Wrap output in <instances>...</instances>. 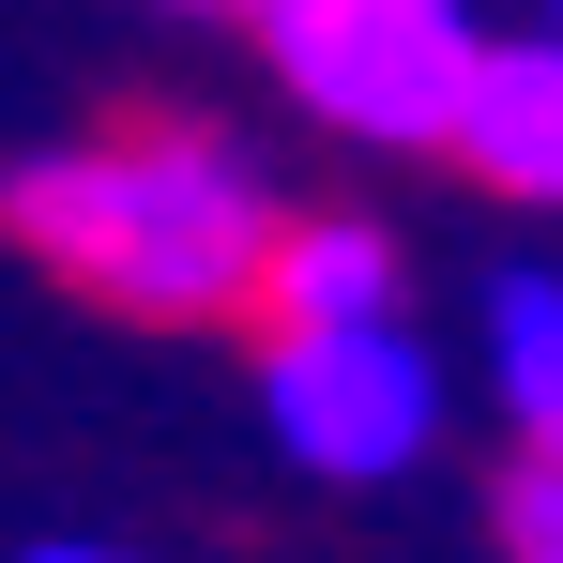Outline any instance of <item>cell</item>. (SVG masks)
Wrapping results in <instances>:
<instances>
[{"instance_id":"cell-1","label":"cell","mask_w":563,"mask_h":563,"mask_svg":"<svg viewBox=\"0 0 563 563\" xmlns=\"http://www.w3.org/2000/svg\"><path fill=\"white\" fill-rule=\"evenodd\" d=\"M275 213L289 198L260 184V153L213 122H107L0 184V229L122 320H244Z\"/></svg>"},{"instance_id":"cell-2","label":"cell","mask_w":563,"mask_h":563,"mask_svg":"<svg viewBox=\"0 0 563 563\" xmlns=\"http://www.w3.org/2000/svg\"><path fill=\"white\" fill-rule=\"evenodd\" d=\"M275 92L351 137V153H442V122L472 92V0H244Z\"/></svg>"},{"instance_id":"cell-3","label":"cell","mask_w":563,"mask_h":563,"mask_svg":"<svg viewBox=\"0 0 563 563\" xmlns=\"http://www.w3.org/2000/svg\"><path fill=\"white\" fill-rule=\"evenodd\" d=\"M260 411L305 472L380 487L442 442V366H427L411 305L396 320H260Z\"/></svg>"},{"instance_id":"cell-4","label":"cell","mask_w":563,"mask_h":563,"mask_svg":"<svg viewBox=\"0 0 563 563\" xmlns=\"http://www.w3.org/2000/svg\"><path fill=\"white\" fill-rule=\"evenodd\" d=\"M442 153H457L487 198L563 213V31L472 46V92H457V122H442Z\"/></svg>"},{"instance_id":"cell-5","label":"cell","mask_w":563,"mask_h":563,"mask_svg":"<svg viewBox=\"0 0 563 563\" xmlns=\"http://www.w3.org/2000/svg\"><path fill=\"white\" fill-rule=\"evenodd\" d=\"M396 305H411V260L380 213H275L244 289V320H396Z\"/></svg>"},{"instance_id":"cell-6","label":"cell","mask_w":563,"mask_h":563,"mask_svg":"<svg viewBox=\"0 0 563 563\" xmlns=\"http://www.w3.org/2000/svg\"><path fill=\"white\" fill-rule=\"evenodd\" d=\"M487 380H503L518 442L563 457V275H503L487 289Z\"/></svg>"},{"instance_id":"cell-7","label":"cell","mask_w":563,"mask_h":563,"mask_svg":"<svg viewBox=\"0 0 563 563\" xmlns=\"http://www.w3.org/2000/svg\"><path fill=\"white\" fill-rule=\"evenodd\" d=\"M487 549L503 563H563V457H503V487H487Z\"/></svg>"},{"instance_id":"cell-8","label":"cell","mask_w":563,"mask_h":563,"mask_svg":"<svg viewBox=\"0 0 563 563\" xmlns=\"http://www.w3.org/2000/svg\"><path fill=\"white\" fill-rule=\"evenodd\" d=\"M15 563H137V549H92V533H46V549H15Z\"/></svg>"},{"instance_id":"cell-9","label":"cell","mask_w":563,"mask_h":563,"mask_svg":"<svg viewBox=\"0 0 563 563\" xmlns=\"http://www.w3.org/2000/svg\"><path fill=\"white\" fill-rule=\"evenodd\" d=\"M184 15H244V0H184Z\"/></svg>"},{"instance_id":"cell-10","label":"cell","mask_w":563,"mask_h":563,"mask_svg":"<svg viewBox=\"0 0 563 563\" xmlns=\"http://www.w3.org/2000/svg\"><path fill=\"white\" fill-rule=\"evenodd\" d=\"M549 31H563V0H549Z\"/></svg>"}]
</instances>
